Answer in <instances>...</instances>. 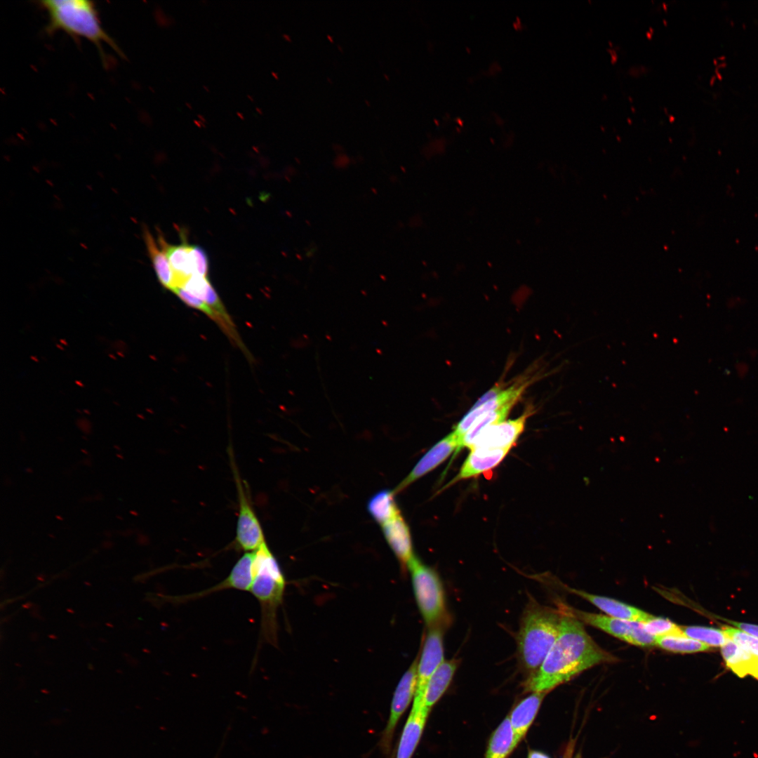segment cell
<instances>
[{
  "label": "cell",
  "mask_w": 758,
  "mask_h": 758,
  "mask_svg": "<svg viewBox=\"0 0 758 758\" xmlns=\"http://www.w3.org/2000/svg\"><path fill=\"white\" fill-rule=\"evenodd\" d=\"M721 651L726 666L736 674L740 677L750 674L758 679V656L743 649L730 639Z\"/></svg>",
  "instance_id": "cell-20"
},
{
  "label": "cell",
  "mask_w": 758,
  "mask_h": 758,
  "mask_svg": "<svg viewBox=\"0 0 758 758\" xmlns=\"http://www.w3.org/2000/svg\"><path fill=\"white\" fill-rule=\"evenodd\" d=\"M215 758H216V757H215Z\"/></svg>",
  "instance_id": "cell-41"
},
{
  "label": "cell",
  "mask_w": 758,
  "mask_h": 758,
  "mask_svg": "<svg viewBox=\"0 0 758 758\" xmlns=\"http://www.w3.org/2000/svg\"><path fill=\"white\" fill-rule=\"evenodd\" d=\"M528 758H550L545 753L538 750H530Z\"/></svg>",
  "instance_id": "cell-32"
},
{
  "label": "cell",
  "mask_w": 758,
  "mask_h": 758,
  "mask_svg": "<svg viewBox=\"0 0 758 758\" xmlns=\"http://www.w3.org/2000/svg\"><path fill=\"white\" fill-rule=\"evenodd\" d=\"M158 244L165 253L173 272V284L170 291L181 288L185 282L196 275L191 257V245L185 241L181 244L171 245L166 242L159 232Z\"/></svg>",
  "instance_id": "cell-14"
},
{
  "label": "cell",
  "mask_w": 758,
  "mask_h": 758,
  "mask_svg": "<svg viewBox=\"0 0 758 758\" xmlns=\"http://www.w3.org/2000/svg\"><path fill=\"white\" fill-rule=\"evenodd\" d=\"M185 105H187V107H188V108H190V109H192V105H190V104H189L188 102H185Z\"/></svg>",
  "instance_id": "cell-37"
},
{
  "label": "cell",
  "mask_w": 758,
  "mask_h": 758,
  "mask_svg": "<svg viewBox=\"0 0 758 758\" xmlns=\"http://www.w3.org/2000/svg\"><path fill=\"white\" fill-rule=\"evenodd\" d=\"M545 695L544 692H533L520 701L512 711L510 721L517 746L534 721Z\"/></svg>",
  "instance_id": "cell-19"
},
{
  "label": "cell",
  "mask_w": 758,
  "mask_h": 758,
  "mask_svg": "<svg viewBox=\"0 0 758 758\" xmlns=\"http://www.w3.org/2000/svg\"><path fill=\"white\" fill-rule=\"evenodd\" d=\"M255 109L260 114H262V112L259 107H256Z\"/></svg>",
  "instance_id": "cell-36"
},
{
  "label": "cell",
  "mask_w": 758,
  "mask_h": 758,
  "mask_svg": "<svg viewBox=\"0 0 758 758\" xmlns=\"http://www.w3.org/2000/svg\"><path fill=\"white\" fill-rule=\"evenodd\" d=\"M444 660L443 635L441 628L431 627L427 634L417 669V686L414 703H424L423 698L427 685L438 667Z\"/></svg>",
  "instance_id": "cell-9"
},
{
  "label": "cell",
  "mask_w": 758,
  "mask_h": 758,
  "mask_svg": "<svg viewBox=\"0 0 758 758\" xmlns=\"http://www.w3.org/2000/svg\"><path fill=\"white\" fill-rule=\"evenodd\" d=\"M142 237L158 281L162 286L170 291L174 277L165 253L146 226L142 229Z\"/></svg>",
  "instance_id": "cell-22"
},
{
  "label": "cell",
  "mask_w": 758,
  "mask_h": 758,
  "mask_svg": "<svg viewBox=\"0 0 758 758\" xmlns=\"http://www.w3.org/2000/svg\"><path fill=\"white\" fill-rule=\"evenodd\" d=\"M237 114L239 117L240 119H244V117L241 112H237Z\"/></svg>",
  "instance_id": "cell-35"
},
{
  "label": "cell",
  "mask_w": 758,
  "mask_h": 758,
  "mask_svg": "<svg viewBox=\"0 0 758 758\" xmlns=\"http://www.w3.org/2000/svg\"><path fill=\"white\" fill-rule=\"evenodd\" d=\"M561 608L557 638L539 669L526 679V691L547 693L589 668L618 660L592 639L581 621Z\"/></svg>",
  "instance_id": "cell-1"
},
{
  "label": "cell",
  "mask_w": 758,
  "mask_h": 758,
  "mask_svg": "<svg viewBox=\"0 0 758 758\" xmlns=\"http://www.w3.org/2000/svg\"><path fill=\"white\" fill-rule=\"evenodd\" d=\"M272 75H273V76H274V77H275V78H276L277 79H278V77H277V74H276V73H274V72H272Z\"/></svg>",
  "instance_id": "cell-40"
},
{
  "label": "cell",
  "mask_w": 758,
  "mask_h": 758,
  "mask_svg": "<svg viewBox=\"0 0 758 758\" xmlns=\"http://www.w3.org/2000/svg\"><path fill=\"white\" fill-rule=\"evenodd\" d=\"M726 622L737 627L740 630H743L757 638H758V625L754 624H750L742 622L732 621L725 620Z\"/></svg>",
  "instance_id": "cell-31"
},
{
  "label": "cell",
  "mask_w": 758,
  "mask_h": 758,
  "mask_svg": "<svg viewBox=\"0 0 758 758\" xmlns=\"http://www.w3.org/2000/svg\"><path fill=\"white\" fill-rule=\"evenodd\" d=\"M387 544L405 568L414 555L409 527L401 514L381 525Z\"/></svg>",
  "instance_id": "cell-17"
},
{
  "label": "cell",
  "mask_w": 758,
  "mask_h": 758,
  "mask_svg": "<svg viewBox=\"0 0 758 758\" xmlns=\"http://www.w3.org/2000/svg\"><path fill=\"white\" fill-rule=\"evenodd\" d=\"M512 407L513 406H507L479 418L467 432L459 439V446L456 453L465 447L470 448L475 439L488 427L504 421Z\"/></svg>",
  "instance_id": "cell-25"
},
{
  "label": "cell",
  "mask_w": 758,
  "mask_h": 758,
  "mask_svg": "<svg viewBox=\"0 0 758 758\" xmlns=\"http://www.w3.org/2000/svg\"><path fill=\"white\" fill-rule=\"evenodd\" d=\"M203 88L205 89L206 91H209L208 87L207 88L206 86H204Z\"/></svg>",
  "instance_id": "cell-39"
},
{
  "label": "cell",
  "mask_w": 758,
  "mask_h": 758,
  "mask_svg": "<svg viewBox=\"0 0 758 758\" xmlns=\"http://www.w3.org/2000/svg\"><path fill=\"white\" fill-rule=\"evenodd\" d=\"M655 646L670 652L681 653L701 652L710 649L707 644L687 636L656 637Z\"/></svg>",
  "instance_id": "cell-26"
},
{
  "label": "cell",
  "mask_w": 758,
  "mask_h": 758,
  "mask_svg": "<svg viewBox=\"0 0 758 758\" xmlns=\"http://www.w3.org/2000/svg\"><path fill=\"white\" fill-rule=\"evenodd\" d=\"M564 611L535 602L529 605L517 634V653L522 668L533 674L540 667L559 633Z\"/></svg>",
  "instance_id": "cell-3"
},
{
  "label": "cell",
  "mask_w": 758,
  "mask_h": 758,
  "mask_svg": "<svg viewBox=\"0 0 758 758\" xmlns=\"http://www.w3.org/2000/svg\"><path fill=\"white\" fill-rule=\"evenodd\" d=\"M253 552H245L234 564L228 576L218 584L185 596H176L175 601H185L203 597L224 590L250 591L253 580Z\"/></svg>",
  "instance_id": "cell-13"
},
{
  "label": "cell",
  "mask_w": 758,
  "mask_h": 758,
  "mask_svg": "<svg viewBox=\"0 0 758 758\" xmlns=\"http://www.w3.org/2000/svg\"><path fill=\"white\" fill-rule=\"evenodd\" d=\"M239 495V516L237 524L236 542L246 552H254L265 543L260 522L249 504L241 484L237 481Z\"/></svg>",
  "instance_id": "cell-10"
},
{
  "label": "cell",
  "mask_w": 758,
  "mask_h": 758,
  "mask_svg": "<svg viewBox=\"0 0 758 758\" xmlns=\"http://www.w3.org/2000/svg\"><path fill=\"white\" fill-rule=\"evenodd\" d=\"M530 415L531 413L528 409L515 419L491 426L475 439L470 449L512 447L523 432Z\"/></svg>",
  "instance_id": "cell-12"
},
{
  "label": "cell",
  "mask_w": 758,
  "mask_h": 758,
  "mask_svg": "<svg viewBox=\"0 0 758 758\" xmlns=\"http://www.w3.org/2000/svg\"><path fill=\"white\" fill-rule=\"evenodd\" d=\"M458 663L455 659L444 660L434 672L424 693L423 702L427 708L431 710L445 693L452 681Z\"/></svg>",
  "instance_id": "cell-21"
},
{
  "label": "cell",
  "mask_w": 758,
  "mask_h": 758,
  "mask_svg": "<svg viewBox=\"0 0 758 758\" xmlns=\"http://www.w3.org/2000/svg\"><path fill=\"white\" fill-rule=\"evenodd\" d=\"M197 117H198V118H199V119H200V120H201V121L202 122H204V123H205V122H206V119H204V117L203 116H201V115H200V114H198V115H197Z\"/></svg>",
  "instance_id": "cell-34"
},
{
  "label": "cell",
  "mask_w": 758,
  "mask_h": 758,
  "mask_svg": "<svg viewBox=\"0 0 758 758\" xmlns=\"http://www.w3.org/2000/svg\"><path fill=\"white\" fill-rule=\"evenodd\" d=\"M512 447L471 449L455 481L477 477L499 465Z\"/></svg>",
  "instance_id": "cell-16"
},
{
  "label": "cell",
  "mask_w": 758,
  "mask_h": 758,
  "mask_svg": "<svg viewBox=\"0 0 758 758\" xmlns=\"http://www.w3.org/2000/svg\"><path fill=\"white\" fill-rule=\"evenodd\" d=\"M39 4L47 13L49 33L62 31L74 38H84L93 43L105 55L102 46L107 44L123 55L122 51L102 25L94 2L86 0H46Z\"/></svg>",
  "instance_id": "cell-2"
},
{
  "label": "cell",
  "mask_w": 758,
  "mask_h": 758,
  "mask_svg": "<svg viewBox=\"0 0 758 758\" xmlns=\"http://www.w3.org/2000/svg\"><path fill=\"white\" fill-rule=\"evenodd\" d=\"M684 634L712 646H722L729 639L722 630L703 626H681Z\"/></svg>",
  "instance_id": "cell-27"
},
{
  "label": "cell",
  "mask_w": 758,
  "mask_h": 758,
  "mask_svg": "<svg viewBox=\"0 0 758 758\" xmlns=\"http://www.w3.org/2000/svg\"><path fill=\"white\" fill-rule=\"evenodd\" d=\"M420 612L430 627H438L446 613L444 588L437 572L415 555L408 563Z\"/></svg>",
  "instance_id": "cell-5"
},
{
  "label": "cell",
  "mask_w": 758,
  "mask_h": 758,
  "mask_svg": "<svg viewBox=\"0 0 758 758\" xmlns=\"http://www.w3.org/2000/svg\"><path fill=\"white\" fill-rule=\"evenodd\" d=\"M430 710L424 703H413L404 724L397 747L396 758H411L421 738Z\"/></svg>",
  "instance_id": "cell-15"
},
{
  "label": "cell",
  "mask_w": 758,
  "mask_h": 758,
  "mask_svg": "<svg viewBox=\"0 0 758 758\" xmlns=\"http://www.w3.org/2000/svg\"><path fill=\"white\" fill-rule=\"evenodd\" d=\"M190 252L195 274L208 277V260L205 251L199 246L191 245Z\"/></svg>",
  "instance_id": "cell-30"
},
{
  "label": "cell",
  "mask_w": 758,
  "mask_h": 758,
  "mask_svg": "<svg viewBox=\"0 0 758 758\" xmlns=\"http://www.w3.org/2000/svg\"><path fill=\"white\" fill-rule=\"evenodd\" d=\"M570 590L578 596L596 606L608 616L616 618L642 623L653 616L638 608L612 598L592 594L580 590Z\"/></svg>",
  "instance_id": "cell-18"
},
{
  "label": "cell",
  "mask_w": 758,
  "mask_h": 758,
  "mask_svg": "<svg viewBox=\"0 0 758 758\" xmlns=\"http://www.w3.org/2000/svg\"><path fill=\"white\" fill-rule=\"evenodd\" d=\"M194 124H195L196 126H198L199 128L201 127V121H198V120H194Z\"/></svg>",
  "instance_id": "cell-33"
},
{
  "label": "cell",
  "mask_w": 758,
  "mask_h": 758,
  "mask_svg": "<svg viewBox=\"0 0 758 758\" xmlns=\"http://www.w3.org/2000/svg\"><path fill=\"white\" fill-rule=\"evenodd\" d=\"M644 628L651 634L656 637L677 636L686 637L681 627L677 625L667 618L653 616L647 621L641 623Z\"/></svg>",
  "instance_id": "cell-28"
},
{
  "label": "cell",
  "mask_w": 758,
  "mask_h": 758,
  "mask_svg": "<svg viewBox=\"0 0 758 758\" xmlns=\"http://www.w3.org/2000/svg\"><path fill=\"white\" fill-rule=\"evenodd\" d=\"M394 491L381 490L374 494L368 502V512L380 525L401 514L394 500Z\"/></svg>",
  "instance_id": "cell-24"
},
{
  "label": "cell",
  "mask_w": 758,
  "mask_h": 758,
  "mask_svg": "<svg viewBox=\"0 0 758 758\" xmlns=\"http://www.w3.org/2000/svg\"><path fill=\"white\" fill-rule=\"evenodd\" d=\"M530 380L519 381L503 388L500 385L486 392L457 423L453 432L460 439L481 416L507 406H514L521 397Z\"/></svg>",
  "instance_id": "cell-7"
},
{
  "label": "cell",
  "mask_w": 758,
  "mask_h": 758,
  "mask_svg": "<svg viewBox=\"0 0 758 758\" xmlns=\"http://www.w3.org/2000/svg\"><path fill=\"white\" fill-rule=\"evenodd\" d=\"M253 554V580L249 592L260 606V635L265 642L276 645L277 614L283 601L286 579L266 543Z\"/></svg>",
  "instance_id": "cell-4"
},
{
  "label": "cell",
  "mask_w": 758,
  "mask_h": 758,
  "mask_svg": "<svg viewBox=\"0 0 758 758\" xmlns=\"http://www.w3.org/2000/svg\"><path fill=\"white\" fill-rule=\"evenodd\" d=\"M516 747L510 718L507 717L493 732L484 758H507Z\"/></svg>",
  "instance_id": "cell-23"
},
{
  "label": "cell",
  "mask_w": 758,
  "mask_h": 758,
  "mask_svg": "<svg viewBox=\"0 0 758 758\" xmlns=\"http://www.w3.org/2000/svg\"><path fill=\"white\" fill-rule=\"evenodd\" d=\"M418 659H415L400 679L393 694L386 726L379 742L382 752L389 754L392 748L396 726L410 703L414 698L417 686Z\"/></svg>",
  "instance_id": "cell-8"
},
{
  "label": "cell",
  "mask_w": 758,
  "mask_h": 758,
  "mask_svg": "<svg viewBox=\"0 0 758 758\" xmlns=\"http://www.w3.org/2000/svg\"><path fill=\"white\" fill-rule=\"evenodd\" d=\"M247 96L251 100V102L254 101L253 98L250 95H248Z\"/></svg>",
  "instance_id": "cell-38"
},
{
  "label": "cell",
  "mask_w": 758,
  "mask_h": 758,
  "mask_svg": "<svg viewBox=\"0 0 758 758\" xmlns=\"http://www.w3.org/2000/svg\"><path fill=\"white\" fill-rule=\"evenodd\" d=\"M459 439L453 431L436 443L419 460L409 474L393 490L394 493L405 489L442 463L454 451H458Z\"/></svg>",
  "instance_id": "cell-11"
},
{
  "label": "cell",
  "mask_w": 758,
  "mask_h": 758,
  "mask_svg": "<svg viewBox=\"0 0 758 758\" xmlns=\"http://www.w3.org/2000/svg\"><path fill=\"white\" fill-rule=\"evenodd\" d=\"M728 637L743 649L758 656V638L738 629L723 626Z\"/></svg>",
  "instance_id": "cell-29"
},
{
  "label": "cell",
  "mask_w": 758,
  "mask_h": 758,
  "mask_svg": "<svg viewBox=\"0 0 758 758\" xmlns=\"http://www.w3.org/2000/svg\"><path fill=\"white\" fill-rule=\"evenodd\" d=\"M564 606L568 612L582 623L601 630L622 641L642 647L655 646L656 637L649 634L641 623L623 620L608 615L588 613Z\"/></svg>",
  "instance_id": "cell-6"
}]
</instances>
